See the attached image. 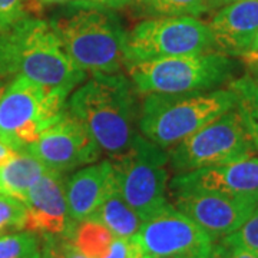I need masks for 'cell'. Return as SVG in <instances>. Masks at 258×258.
Here are the masks:
<instances>
[{
	"instance_id": "5b68a950",
	"label": "cell",
	"mask_w": 258,
	"mask_h": 258,
	"mask_svg": "<svg viewBox=\"0 0 258 258\" xmlns=\"http://www.w3.org/2000/svg\"><path fill=\"white\" fill-rule=\"evenodd\" d=\"M68 95L15 76L0 99V141L15 152L36 142L64 113Z\"/></svg>"
},
{
	"instance_id": "cb8c5ba5",
	"label": "cell",
	"mask_w": 258,
	"mask_h": 258,
	"mask_svg": "<svg viewBox=\"0 0 258 258\" xmlns=\"http://www.w3.org/2000/svg\"><path fill=\"white\" fill-rule=\"evenodd\" d=\"M37 0H0V33L8 32L19 22L32 18L39 9Z\"/></svg>"
},
{
	"instance_id": "277c9868",
	"label": "cell",
	"mask_w": 258,
	"mask_h": 258,
	"mask_svg": "<svg viewBox=\"0 0 258 258\" xmlns=\"http://www.w3.org/2000/svg\"><path fill=\"white\" fill-rule=\"evenodd\" d=\"M53 26L68 55L85 74H119L126 32L115 13L88 6Z\"/></svg>"
},
{
	"instance_id": "8fae6325",
	"label": "cell",
	"mask_w": 258,
	"mask_h": 258,
	"mask_svg": "<svg viewBox=\"0 0 258 258\" xmlns=\"http://www.w3.org/2000/svg\"><path fill=\"white\" fill-rule=\"evenodd\" d=\"M25 151L59 174L95 164L102 154L82 122L68 111Z\"/></svg>"
},
{
	"instance_id": "7402d4cb",
	"label": "cell",
	"mask_w": 258,
	"mask_h": 258,
	"mask_svg": "<svg viewBox=\"0 0 258 258\" xmlns=\"http://www.w3.org/2000/svg\"><path fill=\"white\" fill-rule=\"evenodd\" d=\"M42 237L23 230L0 237V258H40Z\"/></svg>"
},
{
	"instance_id": "d6a6232c",
	"label": "cell",
	"mask_w": 258,
	"mask_h": 258,
	"mask_svg": "<svg viewBox=\"0 0 258 258\" xmlns=\"http://www.w3.org/2000/svg\"><path fill=\"white\" fill-rule=\"evenodd\" d=\"M13 155H15V151L0 141V166H3L8 161H10V158Z\"/></svg>"
},
{
	"instance_id": "e575fe53",
	"label": "cell",
	"mask_w": 258,
	"mask_h": 258,
	"mask_svg": "<svg viewBox=\"0 0 258 258\" xmlns=\"http://www.w3.org/2000/svg\"><path fill=\"white\" fill-rule=\"evenodd\" d=\"M212 5V9L214 8H218V6H225V5H230L232 2H237V0H210Z\"/></svg>"
},
{
	"instance_id": "4dcf8cb0",
	"label": "cell",
	"mask_w": 258,
	"mask_h": 258,
	"mask_svg": "<svg viewBox=\"0 0 258 258\" xmlns=\"http://www.w3.org/2000/svg\"><path fill=\"white\" fill-rule=\"evenodd\" d=\"M247 66V76L258 85V57H241Z\"/></svg>"
},
{
	"instance_id": "44dd1931",
	"label": "cell",
	"mask_w": 258,
	"mask_h": 258,
	"mask_svg": "<svg viewBox=\"0 0 258 258\" xmlns=\"http://www.w3.org/2000/svg\"><path fill=\"white\" fill-rule=\"evenodd\" d=\"M144 13L158 18H197L212 9L210 0H134Z\"/></svg>"
},
{
	"instance_id": "484cf974",
	"label": "cell",
	"mask_w": 258,
	"mask_h": 258,
	"mask_svg": "<svg viewBox=\"0 0 258 258\" xmlns=\"http://www.w3.org/2000/svg\"><path fill=\"white\" fill-rule=\"evenodd\" d=\"M145 254L135 238H119L116 237L112 242L108 254L103 258H135Z\"/></svg>"
},
{
	"instance_id": "5bb4252c",
	"label": "cell",
	"mask_w": 258,
	"mask_h": 258,
	"mask_svg": "<svg viewBox=\"0 0 258 258\" xmlns=\"http://www.w3.org/2000/svg\"><path fill=\"white\" fill-rule=\"evenodd\" d=\"M26 230L40 237L68 238L76 222L69 215L63 174L47 171L29 189L25 198Z\"/></svg>"
},
{
	"instance_id": "603a6c76",
	"label": "cell",
	"mask_w": 258,
	"mask_h": 258,
	"mask_svg": "<svg viewBox=\"0 0 258 258\" xmlns=\"http://www.w3.org/2000/svg\"><path fill=\"white\" fill-rule=\"evenodd\" d=\"M26 230V207L18 198L0 192V237Z\"/></svg>"
},
{
	"instance_id": "30bf717a",
	"label": "cell",
	"mask_w": 258,
	"mask_h": 258,
	"mask_svg": "<svg viewBox=\"0 0 258 258\" xmlns=\"http://www.w3.org/2000/svg\"><path fill=\"white\" fill-rule=\"evenodd\" d=\"M151 258H201L214 241L174 205L142 224L134 237Z\"/></svg>"
},
{
	"instance_id": "d4e9b609",
	"label": "cell",
	"mask_w": 258,
	"mask_h": 258,
	"mask_svg": "<svg viewBox=\"0 0 258 258\" xmlns=\"http://www.w3.org/2000/svg\"><path fill=\"white\" fill-rule=\"evenodd\" d=\"M225 245H235L258 255V207L238 230L220 240Z\"/></svg>"
},
{
	"instance_id": "3957f363",
	"label": "cell",
	"mask_w": 258,
	"mask_h": 258,
	"mask_svg": "<svg viewBox=\"0 0 258 258\" xmlns=\"http://www.w3.org/2000/svg\"><path fill=\"white\" fill-rule=\"evenodd\" d=\"M235 93L230 88L207 92L145 95L139 111V132L148 141L169 151L235 108Z\"/></svg>"
},
{
	"instance_id": "4fadbf2b",
	"label": "cell",
	"mask_w": 258,
	"mask_h": 258,
	"mask_svg": "<svg viewBox=\"0 0 258 258\" xmlns=\"http://www.w3.org/2000/svg\"><path fill=\"white\" fill-rule=\"evenodd\" d=\"M171 192H215L238 198L258 200V157L176 174Z\"/></svg>"
},
{
	"instance_id": "7c38bea8",
	"label": "cell",
	"mask_w": 258,
	"mask_h": 258,
	"mask_svg": "<svg viewBox=\"0 0 258 258\" xmlns=\"http://www.w3.org/2000/svg\"><path fill=\"white\" fill-rule=\"evenodd\" d=\"M178 211L200 225L214 242L238 230L258 207V200L215 192L172 194Z\"/></svg>"
},
{
	"instance_id": "836d02e7",
	"label": "cell",
	"mask_w": 258,
	"mask_h": 258,
	"mask_svg": "<svg viewBox=\"0 0 258 258\" xmlns=\"http://www.w3.org/2000/svg\"><path fill=\"white\" fill-rule=\"evenodd\" d=\"M241 57H258V33L255 39H254V42H252V45L249 47V50L245 53V55H242Z\"/></svg>"
},
{
	"instance_id": "ffe728a7",
	"label": "cell",
	"mask_w": 258,
	"mask_h": 258,
	"mask_svg": "<svg viewBox=\"0 0 258 258\" xmlns=\"http://www.w3.org/2000/svg\"><path fill=\"white\" fill-rule=\"evenodd\" d=\"M228 88L235 93V108L240 112L251 142L258 152V85L245 75L231 81Z\"/></svg>"
},
{
	"instance_id": "8d00e7d4",
	"label": "cell",
	"mask_w": 258,
	"mask_h": 258,
	"mask_svg": "<svg viewBox=\"0 0 258 258\" xmlns=\"http://www.w3.org/2000/svg\"><path fill=\"white\" fill-rule=\"evenodd\" d=\"M6 86H8V83L5 82V81H0V99H2L3 93L6 91Z\"/></svg>"
},
{
	"instance_id": "f35d334b",
	"label": "cell",
	"mask_w": 258,
	"mask_h": 258,
	"mask_svg": "<svg viewBox=\"0 0 258 258\" xmlns=\"http://www.w3.org/2000/svg\"><path fill=\"white\" fill-rule=\"evenodd\" d=\"M135 258H151L149 255H147V254H141V255H138V257Z\"/></svg>"
},
{
	"instance_id": "ba28073f",
	"label": "cell",
	"mask_w": 258,
	"mask_h": 258,
	"mask_svg": "<svg viewBox=\"0 0 258 258\" xmlns=\"http://www.w3.org/2000/svg\"><path fill=\"white\" fill-rule=\"evenodd\" d=\"M168 154L172 169L176 174H184L254 157L257 149L251 142L240 112L232 108L171 148Z\"/></svg>"
},
{
	"instance_id": "1f68e13d",
	"label": "cell",
	"mask_w": 258,
	"mask_h": 258,
	"mask_svg": "<svg viewBox=\"0 0 258 258\" xmlns=\"http://www.w3.org/2000/svg\"><path fill=\"white\" fill-rule=\"evenodd\" d=\"M225 245V244H224ZM228 249V255L230 258H258L257 254L247 251V249L241 248V247H235V245H225Z\"/></svg>"
},
{
	"instance_id": "52a82bcc",
	"label": "cell",
	"mask_w": 258,
	"mask_h": 258,
	"mask_svg": "<svg viewBox=\"0 0 258 258\" xmlns=\"http://www.w3.org/2000/svg\"><path fill=\"white\" fill-rule=\"evenodd\" d=\"M116 186L128 205L144 222L166 210L169 154L139 134L120 155L109 159Z\"/></svg>"
},
{
	"instance_id": "6da1fadb",
	"label": "cell",
	"mask_w": 258,
	"mask_h": 258,
	"mask_svg": "<svg viewBox=\"0 0 258 258\" xmlns=\"http://www.w3.org/2000/svg\"><path fill=\"white\" fill-rule=\"evenodd\" d=\"M137 93L123 75H93L75 89L66 109L82 122L101 152L111 159L125 152L139 135Z\"/></svg>"
},
{
	"instance_id": "83f0119b",
	"label": "cell",
	"mask_w": 258,
	"mask_h": 258,
	"mask_svg": "<svg viewBox=\"0 0 258 258\" xmlns=\"http://www.w3.org/2000/svg\"><path fill=\"white\" fill-rule=\"evenodd\" d=\"M134 0H82V3H86V6L93 8H103V9H118L123 8Z\"/></svg>"
},
{
	"instance_id": "9c48e42d",
	"label": "cell",
	"mask_w": 258,
	"mask_h": 258,
	"mask_svg": "<svg viewBox=\"0 0 258 258\" xmlns=\"http://www.w3.org/2000/svg\"><path fill=\"white\" fill-rule=\"evenodd\" d=\"M214 47L208 25L197 18L147 19L126 32L123 64L169 56L207 53Z\"/></svg>"
},
{
	"instance_id": "e0dca14e",
	"label": "cell",
	"mask_w": 258,
	"mask_h": 258,
	"mask_svg": "<svg viewBox=\"0 0 258 258\" xmlns=\"http://www.w3.org/2000/svg\"><path fill=\"white\" fill-rule=\"evenodd\" d=\"M46 166L28 151H18L3 166H0V192L25 201L29 189L47 172Z\"/></svg>"
},
{
	"instance_id": "9a60e30c",
	"label": "cell",
	"mask_w": 258,
	"mask_h": 258,
	"mask_svg": "<svg viewBox=\"0 0 258 258\" xmlns=\"http://www.w3.org/2000/svg\"><path fill=\"white\" fill-rule=\"evenodd\" d=\"M214 46L224 55H245L258 33V0H237L218 10L208 23Z\"/></svg>"
},
{
	"instance_id": "d6986e66",
	"label": "cell",
	"mask_w": 258,
	"mask_h": 258,
	"mask_svg": "<svg viewBox=\"0 0 258 258\" xmlns=\"http://www.w3.org/2000/svg\"><path fill=\"white\" fill-rule=\"evenodd\" d=\"M116 237L101 222L83 220L76 222L68 240L88 258H103Z\"/></svg>"
},
{
	"instance_id": "4316f807",
	"label": "cell",
	"mask_w": 258,
	"mask_h": 258,
	"mask_svg": "<svg viewBox=\"0 0 258 258\" xmlns=\"http://www.w3.org/2000/svg\"><path fill=\"white\" fill-rule=\"evenodd\" d=\"M40 258H64L57 237H42V248H40Z\"/></svg>"
},
{
	"instance_id": "8992f818",
	"label": "cell",
	"mask_w": 258,
	"mask_h": 258,
	"mask_svg": "<svg viewBox=\"0 0 258 258\" xmlns=\"http://www.w3.org/2000/svg\"><path fill=\"white\" fill-rule=\"evenodd\" d=\"M131 81L139 95L191 93L214 91L232 78L234 64L224 53L161 57L128 64Z\"/></svg>"
},
{
	"instance_id": "f1b7e54d",
	"label": "cell",
	"mask_w": 258,
	"mask_h": 258,
	"mask_svg": "<svg viewBox=\"0 0 258 258\" xmlns=\"http://www.w3.org/2000/svg\"><path fill=\"white\" fill-rule=\"evenodd\" d=\"M57 241H59V247H60V251H62L64 258H88L86 255H83L82 252L76 248L68 238L57 237Z\"/></svg>"
},
{
	"instance_id": "2e32d148",
	"label": "cell",
	"mask_w": 258,
	"mask_h": 258,
	"mask_svg": "<svg viewBox=\"0 0 258 258\" xmlns=\"http://www.w3.org/2000/svg\"><path fill=\"white\" fill-rule=\"evenodd\" d=\"M116 188V179L109 159L76 171L64 181L66 201L72 221L81 222L91 218L105 198Z\"/></svg>"
},
{
	"instance_id": "ac0fdd59",
	"label": "cell",
	"mask_w": 258,
	"mask_h": 258,
	"mask_svg": "<svg viewBox=\"0 0 258 258\" xmlns=\"http://www.w3.org/2000/svg\"><path fill=\"white\" fill-rule=\"evenodd\" d=\"M91 220L101 222L119 238H134L144 224V220L129 207L118 188L105 198L99 208L93 212Z\"/></svg>"
},
{
	"instance_id": "74e56055",
	"label": "cell",
	"mask_w": 258,
	"mask_h": 258,
	"mask_svg": "<svg viewBox=\"0 0 258 258\" xmlns=\"http://www.w3.org/2000/svg\"><path fill=\"white\" fill-rule=\"evenodd\" d=\"M3 76H8L6 75V71H5V66H3V62H2V57H0V78Z\"/></svg>"
},
{
	"instance_id": "d590c367",
	"label": "cell",
	"mask_w": 258,
	"mask_h": 258,
	"mask_svg": "<svg viewBox=\"0 0 258 258\" xmlns=\"http://www.w3.org/2000/svg\"><path fill=\"white\" fill-rule=\"evenodd\" d=\"M71 0H37L39 5H57V3H66Z\"/></svg>"
},
{
	"instance_id": "f546056e",
	"label": "cell",
	"mask_w": 258,
	"mask_h": 258,
	"mask_svg": "<svg viewBox=\"0 0 258 258\" xmlns=\"http://www.w3.org/2000/svg\"><path fill=\"white\" fill-rule=\"evenodd\" d=\"M201 258H230L228 255V249L222 244L221 241H217L211 245V248L208 249Z\"/></svg>"
},
{
	"instance_id": "7a4b0ae2",
	"label": "cell",
	"mask_w": 258,
	"mask_h": 258,
	"mask_svg": "<svg viewBox=\"0 0 258 258\" xmlns=\"http://www.w3.org/2000/svg\"><path fill=\"white\" fill-rule=\"evenodd\" d=\"M0 57L6 75L68 93L86 78L68 55L55 26L42 19H25L0 33Z\"/></svg>"
}]
</instances>
